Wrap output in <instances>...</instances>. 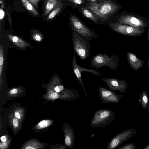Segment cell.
Masks as SVG:
<instances>
[{
	"instance_id": "ba28073f",
	"label": "cell",
	"mask_w": 149,
	"mask_h": 149,
	"mask_svg": "<svg viewBox=\"0 0 149 149\" xmlns=\"http://www.w3.org/2000/svg\"><path fill=\"white\" fill-rule=\"evenodd\" d=\"M137 128L127 129L113 136L110 140L107 146V149H114L124 141L132 138L136 133Z\"/></svg>"
},
{
	"instance_id": "74e56055",
	"label": "cell",
	"mask_w": 149,
	"mask_h": 149,
	"mask_svg": "<svg viewBox=\"0 0 149 149\" xmlns=\"http://www.w3.org/2000/svg\"><path fill=\"white\" fill-rule=\"evenodd\" d=\"M147 108L148 111L149 113V100H148V101Z\"/></svg>"
},
{
	"instance_id": "7402d4cb",
	"label": "cell",
	"mask_w": 149,
	"mask_h": 149,
	"mask_svg": "<svg viewBox=\"0 0 149 149\" xmlns=\"http://www.w3.org/2000/svg\"><path fill=\"white\" fill-rule=\"evenodd\" d=\"M23 5L29 11L35 15H38V12L28 0H21Z\"/></svg>"
},
{
	"instance_id": "ab89813d",
	"label": "cell",
	"mask_w": 149,
	"mask_h": 149,
	"mask_svg": "<svg viewBox=\"0 0 149 149\" xmlns=\"http://www.w3.org/2000/svg\"><path fill=\"white\" fill-rule=\"evenodd\" d=\"M147 64L148 65V67L149 68V59L148 60Z\"/></svg>"
},
{
	"instance_id": "1f68e13d",
	"label": "cell",
	"mask_w": 149,
	"mask_h": 149,
	"mask_svg": "<svg viewBox=\"0 0 149 149\" xmlns=\"http://www.w3.org/2000/svg\"><path fill=\"white\" fill-rule=\"evenodd\" d=\"M34 6H36L39 0H28Z\"/></svg>"
},
{
	"instance_id": "4316f807",
	"label": "cell",
	"mask_w": 149,
	"mask_h": 149,
	"mask_svg": "<svg viewBox=\"0 0 149 149\" xmlns=\"http://www.w3.org/2000/svg\"><path fill=\"white\" fill-rule=\"evenodd\" d=\"M33 39L35 41L40 42L42 39V36L39 33L36 32L34 33L33 36Z\"/></svg>"
},
{
	"instance_id": "3957f363",
	"label": "cell",
	"mask_w": 149,
	"mask_h": 149,
	"mask_svg": "<svg viewBox=\"0 0 149 149\" xmlns=\"http://www.w3.org/2000/svg\"><path fill=\"white\" fill-rule=\"evenodd\" d=\"M74 50L79 58L86 59L90 56V40L76 32L71 30Z\"/></svg>"
},
{
	"instance_id": "ffe728a7",
	"label": "cell",
	"mask_w": 149,
	"mask_h": 149,
	"mask_svg": "<svg viewBox=\"0 0 149 149\" xmlns=\"http://www.w3.org/2000/svg\"><path fill=\"white\" fill-rule=\"evenodd\" d=\"M4 49L1 44L0 45V88L3 83L2 75L3 72V65L4 62Z\"/></svg>"
},
{
	"instance_id": "6da1fadb",
	"label": "cell",
	"mask_w": 149,
	"mask_h": 149,
	"mask_svg": "<svg viewBox=\"0 0 149 149\" xmlns=\"http://www.w3.org/2000/svg\"><path fill=\"white\" fill-rule=\"evenodd\" d=\"M86 7L96 14L102 24L113 21L122 8L121 5L115 0H101L93 3L88 2Z\"/></svg>"
},
{
	"instance_id": "83f0119b",
	"label": "cell",
	"mask_w": 149,
	"mask_h": 149,
	"mask_svg": "<svg viewBox=\"0 0 149 149\" xmlns=\"http://www.w3.org/2000/svg\"><path fill=\"white\" fill-rule=\"evenodd\" d=\"M49 97L52 100H55L59 97V94L56 92H53L50 94Z\"/></svg>"
},
{
	"instance_id": "f1b7e54d",
	"label": "cell",
	"mask_w": 149,
	"mask_h": 149,
	"mask_svg": "<svg viewBox=\"0 0 149 149\" xmlns=\"http://www.w3.org/2000/svg\"><path fill=\"white\" fill-rule=\"evenodd\" d=\"M64 89V86L62 85H60L56 86L54 88V90L57 93L62 92Z\"/></svg>"
},
{
	"instance_id": "d6a6232c",
	"label": "cell",
	"mask_w": 149,
	"mask_h": 149,
	"mask_svg": "<svg viewBox=\"0 0 149 149\" xmlns=\"http://www.w3.org/2000/svg\"><path fill=\"white\" fill-rule=\"evenodd\" d=\"M3 142L1 143L0 145V148L1 149H4L6 148L7 146V143L6 142Z\"/></svg>"
},
{
	"instance_id": "44dd1931",
	"label": "cell",
	"mask_w": 149,
	"mask_h": 149,
	"mask_svg": "<svg viewBox=\"0 0 149 149\" xmlns=\"http://www.w3.org/2000/svg\"><path fill=\"white\" fill-rule=\"evenodd\" d=\"M63 6V4L62 2L58 4L50 12L48 15L47 20H50L55 17L62 9Z\"/></svg>"
},
{
	"instance_id": "9a60e30c",
	"label": "cell",
	"mask_w": 149,
	"mask_h": 149,
	"mask_svg": "<svg viewBox=\"0 0 149 149\" xmlns=\"http://www.w3.org/2000/svg\"><path fill=\"white\" fill-rule=\"evenodd\" d=\"M78 10L85 17L91 20L97 24H102L99 18L96 14L86 6L82 7Z\"/></svg>"
},
{
	"instance_id": "cb8c5ba5",
	"label": "cell",
	"mask_w": 149,
	"mask_h": 149,
	"mask_svg": "<svg viewBox=\"0 0 149 149\" xmlns=\"http://www.w3.org/2000/svg\"><path fill=\"white\" fill-rule=\"evenodd\" d=\"M10 122L12 126L15 131H16L17 130L19 129V124L18 121L16 118L14 117H13L10 118Z\"/></svg>"
},
{
	"instance_id": "d6986e66",
	"label": "cell",
	"mask_w": 149,
	"mask_h": 149,
	"mask_svg": "<svg viewBox=\"0 0 149 149\" xmlns=\"http://www.w3.org/2000/svg\"><path fill=\"white\" fill-rule=\"evenodd\" d=\"M74 9L79 10L83 7L86 6L88 2L86 0H66Z\"/></svg>"
},
{
	"instance_id": "2e32d148",
	"label": "cell",
	"mask_w": 149,
	"mask_h": 149,
	"mask_svg": "<svg viewBox=\"0 0 149 149\" xmlns=\"http://www.w3.org/2000/svg\"><path fill=\"white\" fill-rule=\"evenodd\" d=\"M7 36L13 43L20 48H24L28 46V43L17 36L8 34Z\"/></svg>"
},
{
	"instance_id": "ac0fdd59",
	"label": "cell",
	"mask_w": 149,
	"mask_h": 149,
	"mask_svg": "<svg viewBox=\"0 0 149 149\" xmlns=\"http://www.w3.org/2000/svg\"><path fill=\"white\" fill-rule=\"evenodd\" d=\"M148 100V95L146 91H143L139 93L138 101L143 109L147 108Z\"/></svg>"
},
{
	"instance_id": "f546056e",
	"label": "cell",
	"mask_w": 149,
	"mask_h": 149,
	"mask_svg": "<svg viewBox=\"0 0 149 149\" xmlns=\"http://www.w3.org/2000/svg\"><path fill=\"white\" fill-rule=\"evenodd\" d=\"M19 92V89L13 88L11 89L10 91V94L12 95H14L17 94Z\"/></svg>"
},
{
	"instance_id": "7a4b0ae2",
	"label": "cell",
	"mask_w": 149,
	"mask_h": 149,
	"mask_svg": "<svg viewBox=\"0 0 149 149\" xmlns=\"http://www.w3.org/2000/svg\"><path fill=\"white\" fill-rule=\"evenodd\" d=\"M113 21L141 29L148 28L149 26V19L133 12L125 11L119 13Z\"/></svg>"
},
{
	"instance_id": "52a82bcc",
	"label": "cell",
	"mask_w": 149,
	"mask_h": 149,
	"mask_svg": "<svg viewBox=\"0 0 149 149\" xmlns=\"http://www.w3.org/2000/svg\"><path fill=\"white\" fill-rule=\"evenodd\" d=\"M109 27L120 34L130 36L138 37L142 35L146 29H141L128 25L111 22L108 24Z\"/></svg>"
},
{
	"instance_id": "4dcf8cb0",
	"label": "cell",
	"mask_w": 149,
	"mask_h": 149,
	"mask_svg": "<svg viewBox=\"0 0 149 149\" xmlns=\"http://www.w3.org/2000/svg\"><path fill=\"white\" fill-rule=\"evenodd\" d=\"M5 13L4 11L1 8L0 9V19L1 20L4 17Z\"/></svg>"
},
{
	"instance_id": "603a6c76",
	"label": "cell",
	"mask_w": 149,
	"mask_h": 149,
	"mask_svg": "<svg viewBox=\"0 0 149 149\" xmlns=\"http://www.w3.org/2000/svg\"><path fill=\"white\" fill-rule=\"evenodd\" d=\"M52 122V121L50 120H42L38 123L35 128L37 130L45 128L50 125Z\"/></svg>"
},
{
	"instance_id": "8d00e7d4",
	"label": "cell",
	"mask_w": 149,
	"mask_h": 149,
	"mask_svg": "<svg viewBox=\"0 0 149 149\" xmlns=\"http://www.w3.org/2000/svg\"><path fill=\"white\" fill-rule=\"evenodd\" d=\"M0 3L1 5V8H2L4 7V2L3 0H0Z\"/></svg>"
},
{
	"instance_id": "30bf717a",
	"label": "cell",
	"mask_w": 149,
	"mask_h": 149,
	"mask_svg": "<svg viewBox=\"0 0 149 149\" xmlns=\"http://www.w3.org/2000/svg\"><path fill=\"white\" fill-rule=\"evenodd\" d=\"M72 65L74 73L77 78L83 90L84 91L86 95L88 100H89V98L86 92L81 77V72L84 71L88 72L97 76H102V74L97 72V71L95 70L84 68L78 65L76 63L75 52L74 50H73V58L72 63Z\"/></svg>"
},
{
	"instance_id": "4fadbf2b",
	"label": "cell",
	"mask_w": 149,
	"mask_h": 149,
	"mask_svg": "<svg viewBox=\"0 0 149 149\" xmlns=\"http://www.w3.org/2000/svg\"><path fill=\"white\" fill-rule=\"evenodd\" d=\"M127 59L129 67L136 71L142 68L145 63L144 61L139 58L135 54L131 52H127Z\"/></svg>"
},
{
	"instance_id": "8992f818",
	"label": "cell",
	"mask_w": 149,
	"mask_h": 149,
	"mask_svg": "<svg viewBox=\"0 0 149 149\" xmlns=\"http://www.w3.org/2000/svg\"><path fill=\"white\" fill-rule=\"evenodd\" d=\"M115 116L114 111L108 109H100L94 114L90 123L93 128H102L113 122Z\"/></svg>"
},
{
	"instance_id": "836d02e7",
	"label": "cell",
	"mask_w": 149,
	"mask_h": 149,
	"mask_svg": "<svg viewBox=\"0 0 149 149\" xmlns=\"http://www.w3.org/2000/svg\"><path fill=\"white\" fill-rule=\"evenodd\" d=\"M0 139L2 142H6L7 141V138L5 136H3L1 137Z\"/></svg>"
},
{
	"instance_id": "e575fe53",
	"label": "cell",
	"mask_w": 149,
	"mask_h": 149,
	"mask_svg": "<svg viewBox=\"0 0 149 149\" xmlns=\"http://www.w3.org/2000/svg\"><path fill=\"white\" fill-rule=\"evenodd\" d=\"M146 39L148 42H149V26L148 27L147 34L146 36Z\"/></svg>"
},
{
	"instance_id": "9c48e42d",
	"label": "cell",
	"mask_w": 149,
	"mask_h": 149,
	"mask_svg": "<svg viewBox=\"0 0 149 149\" xmlns=\"http://www.w3.org/2000/svg\"><path fill=\"white\" fill-rule=\"evenodd\" d=\"M98 92L100 100L104 104L118 103L123 96L122 94L101 86L99 87Z\"/></svg>"
},
{
	"instance_id": "e0dca14e",
	"label": "cell",
	"mask_w": 149,
	"mask_h": 149,
	"mask_svg": "<svg viewBox=\"0 0 149 149\" xmlns=\"http://www.w3.org/2000/svg\"><path fill=\"white\" fill-rule=\"evenodd\" d=\"M61 2L60 0H47L45 4V15H47Z\"/></svg>"
},
{
	"instance_id": "5bb4252c",
	"label": "cell",
	"mask_w": 149,
	"mask_h": 149,
	"mask_svg": "<svg viewBox=\"0 0 149 149\" xmlns=\"http://www.w3.org/2000/svg\"><path fill=\"white\" fill-rule=\"evenodd\" d=\"M59 94L61 99L69 102L79 97L78 91L73 89L66 88Z\"/></svg>"
},
{
	"instance_id": "5b68a950",
	"label": "cell",
	"mask_w": 149,
	"mask_h": 149,
	"mask_svg": "<svg viewBox=\"0 0 149 149\" xmlns=\"http://www.w3.org/2000/svg\"><path fill=\"white\" fill-rule=\"evenodd\" d=\"M90 64L97 69L107 66L110 69L115 70L119 65V57L116 54L110 56L105 53L98 54L92 58Z\"/></svg>"
},
{
	"instance_id": "277c9868",
	"label": "cell",
	"mask_w": 149,
	"mask_h": 149,
	"mask_svg": "<svg viewBox=\"0 0 149 149\" xmlns=\"http://www.w3.org/2000/svg\"><path fill=\"white\" fill-rule=\"evenodd\" d=\"M69 21V27L71 30L76 32L90 41L97 38V33L85 25L76 15L70 13Z\"/></svg>"
},
{
	"instance_id": "484cf974",
	"label": "cell",
	"mask_w": 149,
	"mask_h": 149,
	"mask_svg": "<svg viewBox=\"0 0 149 149\" xmlns=\"http://www.w3.org/2000/svg\"><path fill=\"white\" fill-rule=\"evenodd\" d=\"M136 146L133 143H130L118 148V149H136Z\"/></svg>"
},
{
	"instance_id": "7c38bea8",
	"label": "cell",
	"mask_w": 149,
	"mask_h": 149,
	"mask_svg": "<svg viewBox=\"0 0 149 149\" xmlns=\"http://www.w3.org/2000/svg\"><path fill=\"white\" fill-rule=\"evenodd\" d=\"M63 130L65 136V145L70 148L75 146V135L73 129L68 123L64 122L63 126Z\"/></svg>"
},
{
	"instance_id": "d4e9b609",
	"label": "cell",
	"mask_w": 149,
	"mask_h": 149,
	"mask_svg": "<svg viewBox=\"0 0 149 149\" xmlns=\"http://www.w3.org/2000/svg\"><path fill=\"white\" fill-rule=\"evenodd\" d=\"M14 116L18 120H21L23 116V111L20 109L16 110L14 113Z\"/></svg>"
},
{
	"instance_id": "f35d334b",
	"label": "cell",
	"mask_w": 149,
	"mask_h": 149,
	"mask_svg": "<svg viewBox=\"0 0 149 149\" xmlns=\"http://www.w3.org/2000/svg\"><path fill=\"white\" fill-rule=\"evenodd\" d=\"M143 149H149V144L144 148Z\"/></svg>"
},
{
	"instance_id": "8fae6325",
	"label": "cell",
	"mask_w": 149,
	"mask_h": 149,
	"mask_svg": "<svg viewBox=\"0 0 149 149\" xmlns=\"http://www.w3.org/2000/svg\"><path fill=\"white\" fill-rule=\"evenodd\" d=\"M100 80L106 83L109 90L113 91H117L125 94V90L127 88L126 82L121 79L108 77L102 78Z\"/></svg>"
},
{
	"instance_id": "d590c367",
	"label": "cell",
	"mask_w": 149,
	"mask_h": 149,
	"mask_svg": "<svg viewBox=\"0 0 149 149\" xmlns=\"http://www.w3.org/2000/svg\"><path fill=\"white\" fill-rule=\"evenodd\" d=\"M91 3H94L100 1L101 0H86Z\"/></svg>"
}]
</instances>
